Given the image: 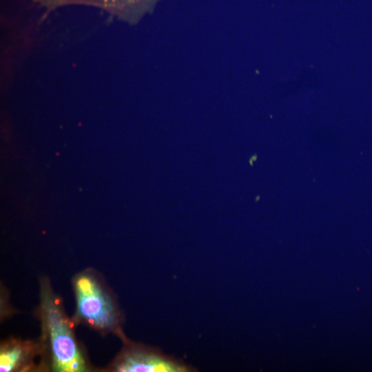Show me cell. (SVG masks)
<instances>
[{
  "instance_id": "1",
  "label": "cell",
  "mask_w": 372,
  "mask_h": 372,
  "mask_svg": "<svg viewBox=\"0 0 372 372\" xmlns=\"http://www.w3.org/2000/svg\"><path fill=\"white\" fill-rule=\"evenodd\" d=\"M42 305L51 340L54 370L61 372L85 371V362L68 324L47 288L42 290Z\"/></svg>"
},
{
  "instance_id": "3",
  "label": "cell",
  "mask_w": 372,
  "mask_h": 372,
  "mask_svg": "<svg viewBox=\"0 0 372 372\" xmlns=\"http://www.w3.org/2000/svg\"><path fill=\"white\" fill-rule=\"evenodd\" d=\"M119 372H194L197 369L158 350L132 347L121 355L116 366Z\"/></svg>"
},
{
  "instance_id": "4",
  "label": "cell",
  "mask_w": 372,
  "mask_h": 372,
  "mask_svg": "<svg viewBox=\"0 0 372 372\" xmlns=\"http://www.w3.org/2000/svg\"><path fill=\"white\" fill-rule=\"evenodd\" d=\"M22 350L18 347L1 352L0 355V371L8 372L12 371L19 364L22 358Z\"/></svg>"
},
{
  "instance_id": "2",
  "label": "cell",
  "mask_w": 372,
  "mask_h": 372,
  "mask_svg": "<svg viewBox=\"0 0 372 372\" xmlns=\"http://www.w3.org/2000/svg\"><path fill=\"white\" fill-rule=\"evenodd\" d=\"M79 316L93 326L111 328L117 322L113 302L90 277L83 276L76 282Z\"/></svg>"
}]
</instances>
